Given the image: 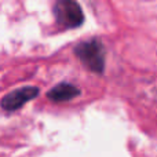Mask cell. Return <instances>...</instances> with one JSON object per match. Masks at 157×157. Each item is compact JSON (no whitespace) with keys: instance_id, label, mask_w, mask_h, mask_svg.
Masks as SVG:
<instances>
[{"instance_id":"6da1fadb","label":"cell","mask_w":157,"mask_h":157,"mask_svg":"<svg viewBox=\"0 0 157 157\" xmlns=\"http://www.w3.org/2000/svg\"><path fill=\"white\" fill-rule=\"evenodd\" d=\"M75 54L83 65L94 73H102L105 69V48L97 39L80 43L75 48Z\"/></svg>"},{"instance_id":"7a4b0ae2","label":"cell","mask_w":157,"mask_h":157,"mask_svg":"<svg viewBox=\"0 0 157 157\" xmlns=\"http://www.w3.org/2000/svg\"><path fill=\"white\" fill-rule=\"evenodd\" d=\"M54 15L58 25L65 29L78 28L84 22V14L76 0H57L54 6Z\"/></svg>"},{"instance_id":"3957f363","label":"cell","mask_w":157,"mask_h":157,"mask_svg":"<svg viewBox=\"0 0 157 157\" xmlns=\"http://www.w3.org/2000/svg\"><path fill=\"white\" fill-rule=\"evenodd\" d=\"M39 94V88L37 87H22V88H18L15 91H11L10 94L4 95L0 101V105L4 110L13 112L17 110V109L22 108L28 101L36 98Z\"/></svg>"},{"instance_id":"277c9868","label":"cell","mask_w":157,"mask_h":157,"mask_svg":"<svg viewBox=\"0 0 157 157\" xmlns=\"http://www.w3.org/2000/svg\"><path fill=\"white\" fill-rule=\"evenodd\" d=\"M78 94H80V90L76 86L69 83H61L47 92V98L54 102H66L76 98Z\"/></svg>"}]
</instances>
